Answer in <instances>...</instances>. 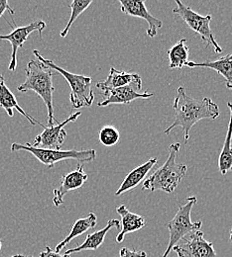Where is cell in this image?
Wrapping results in <instances>:
<instances>
[{
  "instance_id": "obj_1",
  "label": "cell",
  "mask_w": 232,
  "mask_h": 257,
  "mask_svg": "<svg viewBox=\"0 0 232 257\" xmlns=\"http://www.w3.org/2000/svg\"><path fill=\"white\" fill-rule=\"evenodd\" d=\"M173 107L175 111V120L164 133L168 135L173 128L181 127L184 131L186 143L190 140L191 130L200 120H213L219 116V108L210 98L205 97L203 99H195L189 96L183 86L178 88Z\"/></svg>"
},
{
  "instance_id": "obj_2",
  "label": "cell",
  "mask_w": 232,
  "mask_h": 257,
  "mask_svg": "<svg viewBox=\"0 0 232 257\" xmlns=\"http://www.w3.org/2000/svg\"><path fill=\"white\" fill-rule=\"evenodd\" d=\"M26 79L17 87V90L22 93L34 91L41 97L48 111V126H54L57 120L54 116L53 97L55 87L53 84V71L40 61L32 60L27 64L25 69Z\"/></svg>"
},
{
  "instance_id": "obj_3",
  "label": "cell",
  "mask_w": 232,
  "mask_h": 257,
  "mask_svg": "<svg viewBox=\"0 0 232 257\" xmlns=\"http://www.w3.org/2000/svg\"><path fill=\"white\" fill-rule=\"evenodd\" d=\"M180 149V143H174L169 147V157L165 163L145 179L142 184V190H150L152 192L161 190L171 194L178 188L188 169L186 164L176 162Z\"/></svg>"
},
{
  "instance_id": "obj_4",
  "label": "cell",
  "mask_w": 232,
  "mask_h": 257,
  "mask_svg": "<svg viewBox=\"0 0 232 257\" xmlns=\"http://www.w3.org/2000/svg\"><path fill=\"white\" fill-rule=\"evenodd\" d=\"M33 54L38 61L43 63L49 68L58 71L65 77L70 87L69 101L72 105V108L81 109L84 107H91L93 105L95 100V92L92 88L91 77L82 74H74L67 71L57 65L53 61L45 59L38 50H34Z\"/></svg>"
},
{
  "instance_id": "obj_5",
  "label": "cell",
  "mask_w": 232,
  "mask_h": 257,
  "mask_svg": "<svg viewBox=\"0 0 232 257\" xmlns=\"http://www.w3.org/2000/svg\"><path fill=\"white\" fill-rule=\"evenodd\" d=\"M25 151L32 154L34 157L42 162L44 165L52 168L56 163L63 161H78L79 163L92 162L97 159V153L95 150H69V151H57V150H47L40 149L31 146L30 143L19 144L13 143L11 145V152Z\"/></svg>"
},
{
  "instance_id": "obj_6",
  "label": "cell",
  "mask_w": 232,
  "mask_h": 257,
  "mask_svg": "<svg viewBox=\"0 0 232 257\" xmlns=\"http://www.w3.org/2000/svg\"><path fill=\"white\" fill-rule=\"evenodd\" d=\"M197 202L198 198L196 196L187 198V203L178 209L175 217L167 225L169 229V243L162 257H168L174 246H176L188 233L201 228L202 222H193L191 218L193 207Z\"/></svg>"
},
{
  "instance_id": "obj_7",
  "label": "cell",
  "mask_w": 232,
  "mask_h": 257,
  "mask_svg": "<svg viewBox=\"0 0 232 257\" xmlns=\"http://www.w3.org/2000/svg\"><path fill=\"white\" fill-rule=\"evenodd\" d=\"M177 7L173 9V13L179 15L182 20L196 33H198L206 47L213 48L216 54H221L222 49L215 40V37L210 28L211 15L202 16L194 11L190 6L185 5L180 0H176Z\"/></svg>"
},
{
  "instance_id": "obj_8",
  "label": "cell",
  "mask_w": 232,
  "mask_h": 257,
  "mask_svg": "<svg viewBox=\"0 0 232 257\" xmlns=\"http://www.w3.org/2000/svg\"><path fill=\"white\" fill-rule=\"evenodd\" d=\"M82 115V112L72 113L68 118L62 123H58L54 126H44V131L38 135L34 140V147L40 149H47V150H57L60 151L66 141V127L67 124L75 122L79 117Z\"/></svg>"
},
{
  "instance_id": "obj_9",
  "label": "cell",
  "mask_w": 232,
  "mask_h": 257,
  "mask_svg": "<svg viewBox=\"0 0 232 257\" xmlns=\"http://www.w3.org/2000/svg\"><path fill=\"white\" fill-rule=\"evenodd\" d=\"M173 250L179 257H217L213 243L204 238L200 229L192 232L188 238L174 246Z\"/></svg>"
},
{
  "instance_id": "obj_10",
  "label": "cell",
  "mask_w": 232,
  "mask_h": 257,
  "mask_svg": "<svg viewBox=\"0 0 232 257\" xmlns=\"http://www.w3.org/2000/svg\"><path fill=\"white\" fill-rule=\"evenodd\" d=\"M46 28V22L42 20L34 21L32 23L14 28L13 31L8 35H0V41H7L11 44V59L10 64L8 65L9 71H15L17 68V53L18 50L23 47L24 43L27 41L28 37L34 32L39 33L40 37H42V32Z\"/></svg>"
},
{
  "instance_id": "obj_11",
  "label": "cell",
  "mask_w": 232,
  "mask_h": 257,
  "mask_svg": "<svg viewBox=\"0 0 232 257\" xmlns=\"http://www.w3.org/2000/svg\"><path fill=\"white\" fill-rule=\"evenodd\" d=\"M121 11L129 16L137 17L145 20L148 23L147 36L154 38L157 36L158 30L162 28L163 22L154 17L146 8L145 2L141 0H119Z\"/></svg>"
},
{
  "instance_id": "obj_12",
  "label": "cell",
  "mask_w": 232,
  "mask_h": 257,
  "mask_svg": "<svg viewBox=\"0 0 232 257\" xmlns=\"http://www.w3.org/2000/svg\"><path fill=\"white\" fill-rule=\"evenodd\" d=\"M89 175L85 171L83 163H78L74 170L64 174L58 188L54 189L53 202L56 207H60L64 203V197L67 193L81 188L88 180Z\"/></svg>"
},
{
  "instance_id": "obj_13",
  "label": "cell",
  "mask_w": 232,
  "mask_h": 257,
  "mask_svg": "<svg viewBox=\"0 0 232 257\" xmlns=\"http://www.w3.org/2000/svg\"><path fill=\"white\" fill-rule=\"evenodd\" d=\"M138 91H140V89L134 85H127L109 90L107 92L101 93L104 100L98 103V106L106 107L112 104H130L134 100L137 99H148L154 96V93H140Z\"/></svg>"
},
{
  "instance_id": "obj_14",
  "label": "cell",
  "mask_w": 232,
  "mask_h": 257,
  "mask_svg": "<svg viewBox=\"0 0 232 257\" xmlns=\"http://www.w3.org/2000/svg\"><path fill=\"white\" fill-rule=\"evenodd\" d=\"M127 85H134L141 90L142 89L141 76L137 73H129V72L117 70L114 67L110 68L109 74L105 79V81L97 83V87L102 91V93L112 89L119 88V87L127 86Z\"/></svg>"
},
{
  "instance_id": "obj_15",
  "label": "cell",
  "mask_w": 232,
  "mask_h": 257,
  "mask_svg": "<svg viewBox=\"0 0 232 257\" xmlns=\"http://www.w3.org/2000/svg\"><path fill=\"white\" fill-rule=\"evenodd\" d=\"M0 107L5 110V112L7 113V115L10 118H12L14 116V110H16L22 116H24L32 126L40 125L41 127H44V125L42 123L37 121L34 117L29 115L27 112H25L20 107V105L18 104V102L15 98V95L7 87L5 80H4V76L2 74H0Z\"/></svg>"
},
{
  "instance_id": "obj_16",
  "label": "cell",
  "mask_w": 232,
  "mask_h": 257,
  "mask_svg": "<svg viewBox=\"0 0 232 257\" xmlns=\"http://www.w3.org/2000/svg\"><path fill=\"white\" fill-rule=\"evenodd\" d=\"M116 212L121 217L120 224L122 225L120 232L116 236V241L118 243H121L124 240V237L127 233L140 230L146 225L145 218L130 212L125 205H120L116 209Z\"/></svg>"
},
{
  "instance_id": "obj_17",
  "label": "cell",
  "mask_w": 232,
  "mask_h": 257,
  "mask_svg": "<svg viewBox=\"0 0 232 257\" xmlns=\"http://www.w3.org/2000/svg\"><path fill=\"white\" fill-rule=\"evenodd\" d=\"M120 225H121L120 221H118V220H109L107 222V225H105L102 229L89 234L87 236L85 242L82 243V245H79L78 247L66 250L65 254L70 255L71 253H78V252H81L84 250H98L102 245L108 231L112 228L119 229Z\"/></svg>"
},
{
  "instance_id": "obj_18",
  "label": "cell",
  "mask_w": 232,
  "mask_h": 257,
  "mask_svg": "<svg viewBox=\"0 0 232 257\" xmlns=\"http://www.w3.org/2000/svg\"><path fill=\"white\" fill-rule=\"evenodd\" d=\"M157 162H158L157 158H152L149 161H146L145 163L134 168L132 171H130L127 174V176L124 178L120 187L115 192V196L118 197L123 193L132 190L137 185H139L145 179V177L150 172V170L156 165Z\"/></svg>"
},
{
  "instance_id": "obj_19",
  "label": "cell",
  "mask_w": 232,
  "mask_h": 257,
  "mask_svg": "<svg viewBox=\"0 0 232 257\" xmlns=\"http://www.w3.org/2000/svg\"><path fill=\"white\" fill-rule=\"evenodd\" d=\"M186 66L191 68L204 67L215 70L217 73L223 76L225 79V85L228 89L232 90V54L221 57L220 59L212 62H203V63H194L189 62Z\"/></svg>"
},
{
  "instance_id": "obj_20",
  "label": "cell",
  "mask_w": 232,
  "mask_h": 257,
  "mask_svg": "<svg viewBox=\"0 0 232 257\" xmlns=\"http://www.w3.org/2000/svg\"><path fill=\"white\" fill-rule=\"evenodd\" d=\"M229 108L230 117L227 127V132L223 144V148L218 158V168L222 175L227 174V172L232 171V103L227 102Z\"/></svg>"
},
{
  "instance_id": "obj_21",
  "label": "cell",
  "mask_w": 232,
  "mask_h": 257,
  "mask_svg": "<svg viewBox=\"0 0 232 257\" xmlns=\"http://www.w3.org/2000/svg\"><path fill=\"white\" fill-rule=\"evenodd\" d=\"M98 224V219L97 216L94 213H91L88 217L83 218V219H79L78 221H75V223L72 225L70 232L68 233V235L66 236L64 240H62L60 243L57 244L55 251L56 252H60L66 244L71 241L73 238L78 237L79 235L84 234L85 232H87L89 229L94 228Z\"/></svg>"
},
{
  "instance_id": "obj_22",
  "label": "cell",
  "mask_w": 232,
  "mask_h": 257,
  "mask_svg": "<svg viewBox=\"0 0 232 257\" xmlns=\"http://www.w3.org/2000/svg\"><path fill=\"white\" fill-rule=\"evenodd\" d=\"M186 44L187 40L182 39L179 43L169 49L167 55L170 68H183L189 63V47Z\"/></svg>"
},
{
  "instance_id": "obj_23",
  "label": "cell",
  "mask_w": 232,
  "mask_h": 257,
  "mask_svg": "<svg viewBox=\"0 0 232 257\" xmlns=\"http://www.w3.org/2000/svg\"><path fill=\"white\" fill-rule=\"evenodd\" d=\"M93 3V0H73L70 4H69V8L71 9V13H70V17H69V20L67 22V24L65 27V29H63L61 31L60 36L62 38H65L66 37V35L69 32V29L70 27L72 26V24L74 23V21L79 18V16L84 12L86 11L89 6Z\"/></svg>"
},
{
  "instance_id": "obj_24",
  "label": "cell",
  "mask_w": 232,
  "mask_h": 257,
  "mask_svg": "<svg viewBox=\"0 0 232 257\" xmlns=\"http://www.w3.org/2000/svg\"><path fill=\"white\" fill-rule=\"evenodd\" d=\"M99 139L101 145L110 148L115 146L119 142L120 133L113 126H104L100 130Z\"/></svg>"
},
{
  "instance_id": "obj_25",
  "label": "cell",
  "mask_w": 232,
  "mask_h": 257,
  "mask_svg": "<svg viewBox=\"0 0 232 257\" xmlns=\"http://www.w3.org/2000/svg\"><path fill=\"white\" fill-rule=\"evenodd\" d=\"M119 257H147V253L142 250L130 249L128 247H122L119 251Z\"/></svg>"
},
{
  "instance_id": "obj_26",
  "label": "cell",
  "mask_w": 232,
  "mask_h": 257,
  "mask_svg": "<svg viewBox=\"0 0 232 257\" xmlns=\"http://www.w3.org/2000/svg\"><path fill=\"white\" fill-rule=\"evenodd\" d=\"M40 257H70L67 254H61L60 252H56L50 246H46L45 250L40 253Z\"/></svg>"
},
{
  "instance_id": "obj_27",
  "label": "cell",
  "mask_w": 232,
  "mask_h": 257,
  "mask_svg": "<svg viewBox=\"0 0 232 257\" xmlns=\"http://www.w3.org/2000/svg\"><path fill=\"white\" fill-rule=\"evenodd\" d=\"M5 12H8L10 14V16L13 17L14 10L9 5V2L6 0H0V17H2Z\"/></svg>"
},
{
  "instance_id": "obj_28",
  "label": "cell",
  "mask_w": 232,
  "mask_h": 257,
  "mask_svg": "<svg viewBox=\"0 0 232 257\" xmlns=\"http://www.w3.org/2000/svg\"><path fill=\"white\" fill-rule=\"evenodd\" d=\"M10 257H34L28 256V255H24V254H15V255H11Z\"/></svg>"
},
{
  "instance_id": "obj_29",
  "label": "cell",
  "mask_w": 232,
  "mask_h": 257,
  "mask_svg": "<svg viewBox=\"0 0 232 257\" xmlns=\"http://www.w3.org/2000/svg\"><path fill=\"white\" fill-rule=\"evenodd\" d=\"M229 237H230V241L232 242V227L231 229H230V236Z\"/></svg>"
},
{
  "instance_id": "obj_30",
  "label": "cell",
  "mask_w": 232,
  "mask_h": 257,
  "mask_svg": "<svg viewBox=\"0 0 232 257\" xmlns=\"http://www.w3.org/2000/svg\"><path fill=\"white\" fill-rule=\"evenodd\" d=\"M1 247H2V243H1V240H0V250H1Z\"/></svg>"
}]
</instances>
